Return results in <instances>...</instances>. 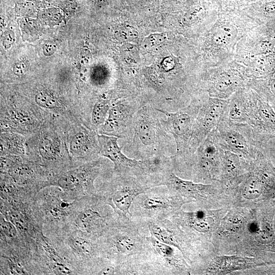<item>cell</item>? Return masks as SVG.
Returning a JSON list of instances; mask_svg holds the SVG:
<instances>
[{
    "instance_id": "obj_1",
    "label": "cell",
    "mask_w": 275,
    "mask_h": 275,
    "mask_svg": "<svg viewBox=\"0 0 275 275\" xmlns=\"http://www.w3.org/2000/svg\"><path fill=\"white\" fill-rule=\"evenodd\" d=\"M68 121L50 113L41 127L26 138V156L50 174L77 166L67 144L66 127Z\"/></svg>"
},
{
    "instance_id": "obj_2",
    "label": "cell",
    "mask_w": 275,
    "mask_h": 275,
    "mask_svg": "<svg viewBox=\"0 0 275 275\" xmlns=\"http://www.w3.org/2000/svg\"><path fill=\"white\" fill-rule=\"evenodd\" d=\"M45 235L79 275H97L108 260L98 239H92L70 224Z\"/></svg>"
},
{
    "instance_id": "obj_3",
    "label": "cell",
    "mask_w": 275,
    "mask_h": 275,
    "mask_svg": "<svg viewBox=\"0 0 275 275\" xmlns=\"http://www.w3.org/2000/svg\"><path fill=\"white\" fill-rule=\"evenodd\" d=\"M151 234L145 221L122 218L98 241L106 258L117 266L145 253Z\"/></svg>"
},
{
    "instance_id": "obj_4",
    "label": "cell",
    "mask_w": 275,
    "mask_h": 275,
    "mask_svg": "<svg viewBox=\"0 0 275 275\" xmlns=\"http://www.w3.org/2000/svg\"><path fill=\"white\" fill-rule=\"evenodd\" d=\"M100 156L60 173L51 174L46 187L60 188L69 201L96 194V179L101 175L108 177L113 173V171L107 170L106 160Z\"/></svg>"
},
{
    "instance_id": "obj_5",
    "label": "cell",
    "mask_w": 275,
    "mask_h": 275,
    "mask_svg": "<svg viewBox=\"0 0 275 275\" xmlns=\"http://www.w3.org/2000/svg\"><path fill=\"white\" fill-rule=\"evenodd\" d=\"M125 217L119 216L97 193L74 200L70 224L97 240Z\"/></svg>"
},
{
    "instance_id": "obj_6",
    "label": "cell",
    "mask_w": 275,
    "mask_h": 275,
    "mask_svg": "<svg viewBox=\"0 0 275 275\" xmlns=\"http://www.w3.org/2000/svg\"><path fill=\"white\" fill-rule=\"evenodd\" d=\"M50 114L31 99L13 95L3 96L0 105V132H12L28 137L41 127Z\"/></svg>"
},
{
    "instance_id": "obj_7",
    "label": "cell",
    "mask_w": 275,
    "mask_h": 275,
    "mask_svg": "<svg viewBox=\"0 0 275 275\" xmlns=\"http://www.w3.org/2000/svg\"><path fill=\"white\" fill-rule=\"evenodd\" d=\"M219 146L250 162L262 154V146L252 128L246 123H238L222 118L211 131Z\"/></svg>"
},
{
    "instance_id": "obj_8",
    "label": "cell",
    "mask_w": 275,
    "mask_h": 275,
    "mask_svg": "<svg viewBox=\"0 0 275 275\" xmlns=\"http://www.w3.org/2000/svg\"><path fill=\"white\" fill-rule=\"evenodd\" d=\"M101 187L99 195L120 217L130 216V208L135 199L151 188L140 178L131 175L112 173Z\"/></svg>"
},
{
    "instance_id": "obj_9",
    "label": "cell",
    "mask_w": 275,
    "mask_h": 275,
    "mask_svg": "<svg viewBox=\"0 0 275 275\" xmlns=\"http://www.w3.org/2000/svg\"><path fill=\"white\" fill-rule=\"evenodd\" d=\"M183 204L166 186H156L135 199L130 208V216L145 221L163 220L170 218Z\"/></svg>"
},
{
    "instance_id": "obj_10",
    "label": "cell",
    "mask_w": 275,
    "mask_h": 275,
    "mask_svg": "<svg viewBox=\"0 0 275 275\" xmlns=\"http://www.w3.org/2000/svg\"><path fill=\"white\" fill-rule=\"evenodd\" d=\"M74 205V201L67 200L58 187L48 186L41 190L36 196L34 206L43 224L44 234L70 224Z\"/></svg>"
},
{
    "instance_id": "obj_11",
    "label": "cell",
    "mask_w": 275,
    "mask_h": 275,
    "mask_svg": "<svg viewBox=\"0 0 275 275\" xmlns=\"http://www.w3.org/2000/svg\"><path fill=\"white\" fill-rule=\"evenodd\" d=\"M35 200L18 202L1 200L0 214L15 226L21 236L37 254L38 242L45 234L43 224L35 208Z\"/></svg>"
},
{
    "instance_id": "obj_12",
    "label": "cell",
    "mask_w": 275,
    "mask_h": 275,
    "mask_svg": "<svg viewBox=\"0 0 275 275\" xmlns=\"http://www.w3.org/2000/svg\"><path fill=\"white\" fill-rule=\"evenodd\" d=\"M246 68L242 64L220 65L211 67L204 74V92L213 98L228 99L250 80Z\"/></svg>"
},
{
    "instance_id": "obj_13",
    "label": "cell",
    "mask_w": 275,
    "mask_h": 275,
    "mask_svg": "<svg viewBox=\"0 0 275 275\" xmlns=\"http://www.w3.org/2000/svg\"><path fill=\"white\" fill-rule=\"evenodd\" d=\"M1 173L7 175L16 184L39 193L46 187L50 174L26 155H1Z\"/></svg>"
},
{
    "instance_id": "obj_14",
    "label": "cell",
    "mask_w": 275,
    "mask_h": 275,
    "mask_svg": "<svg viewBox=\"0 0 275 275\" xmlns=\"http://www.w3.org/2000/svg\"><path fill=\"white\" fill-rule=\"evenodd\" d=\"M199 101L192 102L188 106L176 112L155 108L163 114L165 120L161 124L174 138L178 156L190 162L194 153L191 147L193 129Z\"/></svg>"
},
{
    "instance_id": "obj_15",
    "label": "cell",
    "mask_w": 275,
    "mask_h": 275,
    "mask_svg": "<svg viewBox=\"0 0 275 275\" xmlns=\"http://www.w3.org/2000/svg\"><path fill=\"white\" fill-rule=\"evenodd\" d=\"M241 11H219L215 22L211 25L208 36L207 46L211 53H225L231 52L240 39L248 33L246 28L241 27L238 22L243 18L244 13L238 21Z\"/></svg>"
},
{
    "instance_id": "obj_16",
    "label": "cell",
    "mask_w": 275,
    "mask_h": 275,
    "mask_svg": "<svg viewBox=\"0 0 275 275\" xmlns=\"http://www.w3.org/2000/svg\"><path fill=\"white\" fill-rule=\"evenodd\" d=\"M144 256L153 274H181L191 272L190 267L178 249L158 240L151 235L148 238Z\"/></svg>"
},
{
    "instance_id": "obj_17",
    "label": "cell",
    "mask_w": 275,
    "mask_h": 275,
    "mask_svg": "<svg viewBox=\"0 0 275 275\" xmlns=\"http://www.w3.org/2000/svg\"><path fill=\"white\" fill-rule=\"evenodd\" d=\"M0 256L21 263L30 274H37L36 256L15 226L0 214Z\"/></svg>"
},
{
    "instance_id": "obj_18",
    "label": "cell",
    "mask_w": 275,
    "mask_h": 275,
    "mask_svg": "<svg viewBox=\"0 0 275 275\" xmlns=\"http://www.w3.org/2000/svg\"><path fill=\"white\" fill-rule=\"evenodd\" d=\"M66 133L69 151L76 166L100 157L96 130L82 123L68 121Z\"/></svg>"
},
{
    "instance_id": "obj_19",
    "label": "cell",
    "mask_w": 275,
    "mask_h": 275,
    "mask_svg": "<svg viewBox=\"0 0 275 275\" xmlns=\"http://www.w3.org/2000/svg\"><path fill=\"white\" fill-rule=\"evenodd\" d=\"M223 151L211 132L193 156L191 163L195 179L198 181H221Z\"/></svg>"
},
{
    "instance_id": "obj_20",
    "label": "cell",
    "mask_w": 275,
    "mask_h": 275,
    "mask_svg": "<svg viewBox=\"0 0 275 275\" xmlns=\"http://www.w3.org/2000/svg\"><path fill=\"white\" fill-rule=\"evenodd\" d=\"M227 102V99L211 97L206 93L201 99L193 129L191 147L193 152L218 125Z\"/></svg>"
},
{
    "instance_id": "obj_21",
    "label": "cell",
    "mask_w": 275,
    "mask_h": 275,
    "mask_svg": "<svg viewBox=\"0 0 275 275\" xmlns=\"http://www.w3.org/2000/svg\"><path fill=\"white\" fill-rule=\"evenodd\" d=\"M100 146L99 155L113 162V173L116 175H135L144 179L142 160L128 157L118 144L119 138L106 134H98Z\"/></svg>"
},
{
    "instance_id": "obj_22",
    "label": "cell",
    "mask_w": 275,
    "mask_h": 275,
    "mask_svg": "<svg viewBox=\"0 0 275 275\" xmlns=\"http://www.w3.org/2000/svg\"><path fill=\"white\" fill-rule=\"evenodd\" d=\"M37 263L39 275H79L45 235L38 242Z\"/></svg>"
},
{
    "instance_id": "obj_23",
    "label": "cell",
    "mask_w": 275,
    "mask_h": 275,
    "mask_svg": "<svg viewBox=\"0 0 275 275\" xmlns=\"http://www.w3.org/2000/svg\"><path fill=\"white\" fill-rule=\"evenodd\" d=\"M146 222L153 237L163 243L177 248L186 260H190V239L176 224L170 218Z\"/></svg>"
},
{
    "instance_id": "obj_24",
    "label": "cell",
    "mask_w": 275,
    "mask_h": 275,
    "mask_svg": "<svg viewBox=\"0 0 275 275\" xmlns=\"http://www.w3.org/2000/svg\"><path fill=\"white\" fill-rule=\"evenodd\" d=\"M159 185L166 186L172 195L177 197L184 203L188 201L205 200L214 187L211 185L183 179L177 176L172 169L164 174Z\"/></svg>"
},
{
    "instance_id": "obj_25",
    "label": "cell",
    "mask_w": 275,
    "mask_h": 275,
    "mask_svg": "<svg viewBox=\"0 0 275 275\" xmlns=\"http://www.w3.org/2000/svg\"><path fill=\"white\" fill-rule=\"evenodd\" d=\"M251 90L250 107L247 121L257 136L275 131V111L261 99L253 89Z\"/></svg>"
},
{
    "instance_id": "obj_26",
    "label": "cell",
    "mask_w": 275,
    "mask_h": 275,
    "mask_svg": "<svg viewBox=\"0 0 275 275\" xmlns=\"http://www.w3.org/2000/svg\"><path fill=\"white\" fill-rule=\"evenodd\" d=\"M134 113L133 108L121 102L112 103L104 123L97 129L98 134L121 138L125 128L130 123Z\"/></svg>"
},
{
    "instance_id": "obj_27",
    "label": "cell",
    "mask_w": 275,
    "mask_h": 275,
    "mask_svg": "<svg viewBox=\"0 0 275 275\" xmlns=\"http://www.w3.org/2000/svg\"><path fill=\"white\" fill-rule=\"evenodd\" d=\"M251 88L243 87L227 100L223 119L238 123H247L250 107Z\"/></svg>"
},
{
    "instance_id": "obj_28",
    "label": "cell",
    "mask_w": 275,
    "mask_h": 275,
    "mask_svg": "<svg viewBox=\"0 0 275 275\" xmlns=\"http://www.w3.org/2000/svg\"><path fill=\"white\" fill-rule=\"evenodd\" d=\"M151 108L143 106L136 114L134 123V134L142 145L149 147L157 142L158 127Z\"/></svg>"
},
{
    "instance_id": "obj_29",
    "label": "cell",
    "mask_w": 275,
    "mask_h": 275,
    "mask_svg": "<svg viewBox=\"0 0 275 275\" xmlns=\"http://www.w3.org/2000/svg\"><path fill=\"white\" fill-rule=\"evenodd\" d=\"M260 264L252 258L223 256L214 258L209 263L206 272L212 274H226L233 271L255 267Z\"/></svg>"
},
{
    "instance_id": "obj_30",
    "label": "cell",
    "mask_w": 275,
    "mask_h": 275,
    "mask_svg": "<svg viewBox=\"0 0 275 275\" xmlns=\"http://www.w3.org/2000/svg\"><path fill=\"white\" fill-rule=\"evenodd\" d=\"M249 165V162L238 155L224 150L221 181H232L248 171Z\"/></svg>"
},
{
    "instance_id": "obj_31",
    "label": "cell",
    "mask_w": 275,
    "mask_h": 275,
    "mask_svg": "<svg viewBox=\"0 0 275 275\" xmlns=\"http://www.w3.org/2000/svg\"><path fill=\"white\" fill-rule=\"evenodd\" d=\"M26 136L12 132H3L0 135V156L26 155Z\"/></svg>"
},
{
    "instance_id": "obj_32",
    "label": "cell",
    "mask_w": 275,
    "mask_h": 275,
    "mask_svg": "<svg viewBox=\"0 0 275 275\" xmlns=\"http://www.w3.org/2000/svg\"><path fill=\"white\" fill-rule=\"evenodd\" d=\"M111 102L109 98L101 97L94 104L90 116V126L92 129L97 131L98 128L105 121Z\"/></svg>"
},
{
    "instance_id": "obj_33",
    "label": "cell",
    "mask_w": 275,
    "mask_h": 275,
    "mask_svg": "<svg viewBox=\"0 0 275 275\" xmlns=\"http://www.w3.org/2000/svg\"><path fill=\"white\" fill-rule=\"evenodd\" d=\"M0 274H30L25 267L20 262L11 258L0 256Z\"/></svg>"
},
{
    "instance_id": "obj_34",
    "label": "cell",
    "mask_w": 275,
    "mask_h": 275,
    "mask_svg": "<svg viewBox=\"0 0 275 275\" xmlns=\"http://www.w3.org/2000/svg\"><path fill=\"white\" fill-rule=\"evenodd\" d=\"M256 239L260 243L275 251V235L270 224L262 223L256 232Z\"/></svg>"
},
{
    "instance_id": "obj_35",
    "label": "cell",
    "mask_w": 275,
    "mask_h": 275,
    "mask_svg": "<svg viewBox=\"0 0 275 275\" xmlns=\"http://www.w3.org/2000/svg\"><path fill=\"white\" fill-rule=\"evenodd\" d=\"M219 11H241L259 0H211Z\"/></svg>"
},
{
    "instance_id": "obj_36",
    "label": "cell",
    "mask_w": 275,
    "mask_h": 275,
    "mask_svg": "<svg viewBox=\"0 0 275 275\" xmlns=\"http://www.w3.org/2000/svg\"><path fill=\"white\" fill-rule=\"evenodd\" d=\"M116 38L121 41H130L136 38L138 34L133 28L129 26H124L117 30L116 33Z\"/></svg>"
},
{
    "instance_id": "obj_37",
    "label": "cell",
    "mask_w": 275,
    "mask_h": 275,
    "mask_svg": "<svg viewBox=\"0 0 275 275\" xmlns=\"http://www.w3.org/2000/svg\"><path fill=\"white\" fill-rule=\"evenodd\" d=\"M122 53L124 59L129 63H137L138 50L135 46L130 45H125L122 48Z\"/></svg>"
},
{
    "instance_id": "obj_38",
    "label": "cell",
    "mask_w": 275,
    "mask_h": 275,
    "mask_svg": "<svg viewBox=\"0 0 275 275\" xmlns=\"http://www.w3.org/2000/svg\"><path fill=\"white\" fill-rule=\"evenodd\" d=\"M163 37L158 34L150 36L145 40V46L148 48H153L161 44L163 41Z\"/></svg>"
},
{
    "instance_id": "obj_39",
    "label": "cell",
    "mask_w": 275,
    "mask_h": 275,
    "mask_svg": "<svg viewBox=\"0 0 275 275\" xmlns=\"http://www.w3.org/2000/svg\"><path fill=\"white\" fill-rule=\"evenodd\" d=\"M243 218L240 215H233L231 216L227 222V224L229 226V229L232 230L234 228H238L242 224L243 222Z\"/></svg>"
},
{
    "instance_id": "obj_40",
    "label": "cell",
    "mask_w": 275,
    "mask_h": 275,
    "mask_svg": "<svg viewBox=\"0 0 275 275\" xmlns=\"http://www.w3.org/2000/svg\"><path fill=\"white\" fill-rule=\"evenodd\" d=\"M16 7L18 11L21 13H31L34 9L33 4L27 2L17 3Z\"/></svg>"
},
{
    "instance_id": "obj_41",
    "label": "cell",
    "mask_w": 275,
    "mask_h": 275,
    "mask_svg": "<svg viewBox=\"0 0 275 275\" xmlns=\"http://www.w3.org/2000/svg\"><path fill=\"white\" fill-rule=\"evenodd\" d=\"M26 67L24 64L19 63L15 64L13 68V73L18 77L23 76L26 73Z\"/></svg>"
},
{
    "instance_id": "obj_42",
    "label": "cell",
    "mask_w": 275,
    "mask_h": 275,
    "mask_svg": "<svg viewBox=\"0 0 275 275\" xmlns=\"http://www.w3.org/2000/svg\"><path fill=\"white\" fill-rule=\"evenodd\" d=\"M56 49V45L49 42L46 43L43 47L44 52L46 56H50L53 54Z\"/></svg>"
},
{
    "instance_id": "obj_43",
    "label": "cell",
    "mask_w": 275,
    "mask_h": 275,
    "mask_svg": "<svg viewBox=\"0 0 275 275\" xmlns=\"http://www.w3.org/2000/svg\"><path fill=\"white\" fill-rule=\"evenodd\" d=\"M268 87L272 95L275 98V78L270 80L268 84Z\"/></svg>"
},
{
    "instance_id": "obj_44",
    "label": "cell",
    "mask_w": 275,
    "mask_h": 275,
    "mask_svg": "<svg viewBox=\"0 0 275 275\" xmlns=\"http://www.w3.org/2000/svg\"><path fill=\"white\" fill-rule=\"evenodd\" d=\"M13 40V37L11 36L10 33L9 34L6 35L5 37V42H6V46H9L12 43Z\"/></svg>"
},
{
    "instance_id": "obj_45",
    "label": "cell",
    "mask_w": 275,
    "mask_h": 275,
    "mask_svg": "<svg viewBox=\"0 0 275 275\" xmlns=\"http://www.w3.org/2000/svg\"><path fill=\"white\" fill-rule=\"evenodd\" d=\"M26 1H33V0H26Z\"/></svg>"
}]
</instances>
